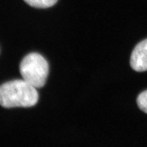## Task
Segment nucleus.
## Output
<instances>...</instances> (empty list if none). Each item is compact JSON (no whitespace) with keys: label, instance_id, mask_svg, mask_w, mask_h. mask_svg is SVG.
Returning <instances> with one entry per match:
<instances>
[{"label":"nucleus","instance_id":"nucleus-4","mask_svg":"<svg viewBox=\"0 0 147 147\" xmlns=\"http://www.w3.org/2000/svg\"><path fill=\"white\" fill-rule=\"evenodd\" d=\"M27 4L37 8H47L53 6L57 0H24Z\"/></svg>","mask_w":147,"mask_h":147},{"label":"nucleus","instance_id":"nucleus-3","mask_svg":"<svg viewBox=\"0 0 147 147\" xmlns=\"http://www.w3.org/2000/svg\"><path fill=\"white\" fill-rule=\"evenodd\" d=\"M131 68L136 71H147V39L136 46L130 58Z\"/></svg>","mask_w":147,"mask_h":147},{"label":"nucleus","instance_id":"nucleus-2","mask_svg":"<svg viewBox=\"0 0 147 147\" xmlns=\"http://www.w3.org/2000/svg\"><path fill=\"white\" fill-rule=\"evenodd\" d=\"M22 79L36 89L45 86L49 73L47 61L38 53L26 55L20 64Z\"/></svg>","mask_w":147,"mask_h":147},{"label":"nucleus","instance_id":"nucleus-5","mask_svg":"<svg viewBox=\"0 0 147 147\" xmlns=\"http://www.w3.org/2000/svg\"><path fill=\"white\" fill-rule=\"evenodd\" d=\"M137 104L140 109L147 114V90L142 92L138 96Z\"/></svg>","mask_w":147,"mask_h":147},{"label":"nucleus","instance_id":"nucleus-1","mask_svg":"<svg viewBox=\"0 0 147 147\" xmlns=\"http://www.w3.org/2000/svg\"><path fill=\"white\" fill-rule=\"evenodd\" d=\"M37 89L23 79L0 85V105L3 108L32 107L38 101Z\"/></svg>","mask_w":147,"mask_h":147}]
</instances>
